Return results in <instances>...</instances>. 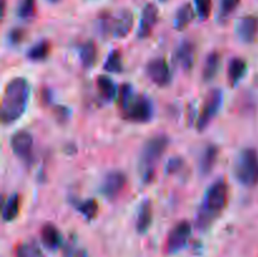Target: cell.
Masks as SVG:
<instances>
[{"mask_svg":"<svg viewBox=\"0 0 258 257\" xmlns=\"http://www.w3.org/2000/svg\"><path fill=\"white\" fill-rule=\"evenodd\" d=\"M29 95L30 86L25 78L15 77L8 83L2 100L3 123H13L24 115Z\"/></svg>","mask_w":258,"mask_h":257,"instance_id":"1","label":"cell"},{"mask_svg":"<svg viewBox=\"0 0 258 257\" xmlns=\"http://www.w3.org/2000/svg\"><path fill=\"white\" fill-rule=\"evenodd\" d=\"M228 202V185L223 179L214 181L207 190L204 203L197 216L196 224L198 229L206 231L218 217Z\"/></svg>","mask_w":258,"mask_h":257,"instance_id":"2","label":"cell"},{"mask_svg":"<svg viewBox=\"0 0 258 257\" xmlns=\"http://www.w3.org/2000/svg\"><path fill=\"white\" fill-rule=\"evenodd\" d=\"M169 146V138L165 135H156L144 144L140 155V171L143 180L150 183L154 178L155 166Z\"/></svg>","mask_w":258,"mask_h":257,"instance_id":"3","label":"cell"},{"mask_svg":"<svg viewBox=\"0 0 258 257\" xmlns=\"http://www.w3.org/2000/svg\"><path fill=\"white\" fill-rule=\"evenodd\" d=\"M233 173L238 183L244 186L258 184V153L256 149H242L233 164Z\"/></svg>","mask_w":258,"mask_h":257,"instance_id":"4","label":"cell"},{"mask_svg":"<svg viewBox=\"0 0 258 257\" xmlns=\"http://www.w3.org/2000/svg\"><path fill=\"white\" fill-rule=\"evenodd\" d=\"M126 120L133 122H148L153 117V105L146 96L134 92L126 102L120 105Z\"/></svg>","mask_w":258,"mask_h":257,"instance_id":"5","label":"cell"},{"mask_svg":"<svg viewBox=\"0 0 258 257\" xmlns=\"http://www.w3.org/2000/svg\"><path fill=\"white\" fill-rule=\"evenodd\" d=\"M222 103H223V92L219 88H212L207 93L206 98H204L202 111L199 113L198 121H197V128H198V131L206 130L209 122L219 112V110L222 107Z\"/></svg>","mask_w":258,"mask_h":257,"instance_id":"6","label":"cell"},{"mask_svg":"<svg viewBox=\"0 0 258 257\" xmlns=\"http://www.w3.org/2000/svg\"><path fill=\"white\" fill-rule=\"evenodd\" d=\"M145 72L153 83L159 87H165L171 81V72L165 58H154L149 60L145 67Z\"/></svg>","mask_w":258,"mask_h":257,"instance_id":"7","label":"cell"},{"mask_svg":"<svg viewBox=\"0 0 258 257\" xmlns=\"http://www.w3.org/2000/svg\"><path fill=\"white\" fill-rule=\"evenodd\" d=\"M191 234V226L188 221H181L171 228L166 238V251L175 253L185 247Z\"/></svg>","mask_w":258,"mask_h":257,"instance_id":"8","label":"cell"},{"mask_svg":"<svg viewBox=\"0 0 258 257\" xmlns=\"http://www.w3.org/2000/svg\"><path fill=\"white\" fill-rule=\"evenodd\" d=\"M126 185V175L122 171L112 170L108 171L103 176L102 184H101V193L108 199H113L122 191Z\"/></svg>","mask_w":258,"mask_h":257,"instance_id":"9","label":"cell"},{"mask_svg":"<svg viewBox=\"0 0 258 257\" xmlns=\"http://www.w3.org/2000/svg\"><path fill=\"white\" fill-rule=\"evenodd\" d=\"M10 146L18 158L22 160H29L33 151V136L27 130L17 131L10 139Z\"/></svg>","mask_w":258,"mask_h":257,"instance_id":"10","label":"cell"},{"mask_svg":"<svg viewBox=\"0 0 258 257\" xmlns=\"http://www.w3.org/2000/svg\"><path fill=\"white\" fill-rule=\"evenodd\" d=\"M159 18V10L158 7L153 3H148L144 7L143 13H141V20L140 25H139L138 37L141 39H145L149 35L153 33L154 28H155L156 23H158Z\"/></svg>","mask_w":258,"mask_h":257,"instance_id":"11","label":"cell"},{"mask_svg":"<svg viewBox=\"0 0 258 257\" xmlns=\"http://www.w3.org/2000/svg\"><path fill=\"white\" fill-rule=\"evenodd\" d=\"M236 33L243 43L251 44L258 37V17L246 15L236 24Z\"/></svg>","mask_w":258,"mask_h":257,"instance_id":"12","label":"cell"},{"mask_svg":"<svg viewBox=\"0 0 258 257\" xmlns=\"http://www.w3.org/2000/svg\"><path fill=\"white\" fill-rule=\"evenodd\" d=\"M134 27V14L128 9H122L111 22V34L116 38H125Z\"/></svg>","mask_w":258,"mask_h":257,"instance_id":"13","label":"cell"},{"mask_svg":"<svg viewBox=\"0 0 258 257\" xmlns=\"http://www.w3.org/2000/svg\"><path fill=\"white\" fill-rule=\"evenodd\" d=\"M175 60L184 71H190L196 63V45L190 40H183L175 52Z\"/></svg>","mask_w":258,"mask_h":257,"instance_id":"14","label":"cell"},{"mask_svg":"<svg viewBox=\"0 0 258 257\" xmlns=\"http://www.w3.org/2000/svg\"><path fill=\"white\" fill-rule=\"evenodd\" d=\"M40 241L45 248L54 251L59 248L62 244V234L54 224L47 223L42 227V231H40Z\"/></svg>","mask_w":258,"mask_h":257,"instance_id":"15","label":"cell"},{"mask_svg":"<svg viewBox=\"0 0 258 257\" xmlns=\"http://www.w3.org/2000/svg\"><path fill=\"white\" fill-rule=\"evenodd\" d=\"M153 223V204L149 199L140 204L136 216V231L138 233L144 234L149 231Z\"/></svg>","mask_w":258,"mask_h":257,"instance_id":"16","label":"cell"},{"mask_svg":"<svg viewBox=\"0 0 258 257\" xmlns=\"http://www.w3.org/2000/svg\"><path fill=\"white\" fill-rule=\"evenodd\" d=\"M218 154L219 149L214 144H209V145L204 148L201 160H199V170H201L202 175H208L213 170L214 165L217 163V159H218Z\"/></svg>","mask_w":258,"mask_h":257,"instance_id":"17","label":"cell"},{"mask_svg":"<svg viewBox=\"0 0 258 257\" xmlns=\"http://www.w3.org/2000/svg\"><path fill=\"white\" fill-rule=\"evenodd\" d=\"M247 72V62L241 57L232 58L227 68V76H228L229 83L232 86L238 85L239 81L244 77Z\"/></svg>","mask_w":258,"mask_h":257,"instance_id":"18","label":"cell"},{"mask_svg":"<svg viewBox=\"0 0 258 257\" xmlns=\"http://www.w3.org/2000/svg\"><path fill=\"white\" fill-rule=\"evenodd\" d=\"M219 67H221V54L218 52L209 53L206 58L203 72H202V78L204 82H211L212 80H214Z\"/></svg>","mask_w":258,"mask_h":257,"instance_id":"19","label":"cell"},{"mask_svg":"<svg viewBox=\"0 0 258 257\" xmlns=\"http://www.w3.org/2000/svg\"><path fill=\"white\" fill-rule=\"evenodd\" d=\"M194 13L193 7L191 4L186 3V4L181 5L175 13V17H174V28L176 30H183L188 27L191 23V20L194 19Z\"/></svg>","mask_w":258,"mask_h":257,"instance_id":"20","label":"cell"},{"mask_svg":"<svg viewBox=\"0 0 258 257\" xmlns=\"http://www.w3.org/2000/svg\"><path fill=\"white\" fill-rule=\"evenodd\" d=\"M81 63L85 68L92 67L97 59V47L93 40H87L80 47Z\"/></svg>","mask_w":258,"mask_h":257,"instance_id":"21","label":"cell"},{"mask_svg":"<svg viewBox=\"0 0 258 257\" xmlns=\"http://www.w3.org/2000/svg\"><path fill=\"white\" fill-rule=\"evenodd\" d=\"M20 212V197L18 194H13L8 198L3 206V221L12 222L18 217Z\"/></svg>","mask_w":258,"mask_h":257,"instance_id":"22","label":"cell"},{"mask_svg":"<svg viewBox=\"0 0 258 257\" xmlns=\"http://www.w3.org/2000/svg\"><path fill=\"white\" fill-rule=\"evenodd\" d=\"M49 53L50 43L48 40H40L30 47V49L27 52V58L34 62H39V60H44L49 55Z\"/></svg>","mask_w":258,"mask_h":257,"instance_id":"23","label":"cell"},{"mask_svg":"<svg viewBox=\"0 0 258 257\" xmlns=\"http://www.w3.org/2000/svg\"><path fill=\"white\" fill-rule=\"evenodd\" d=\"M96 83H97V88L100 93L106 100H113L116 97L117 87H116L115 82L110 77H107V76H98Z\"/></svg>","mask_w":258,"mask_h":257,"instance_id":"24","label":"cell"},{"mask_svg":"<svg viewBox=\"0 0 258 257\" xmlns=\"http://www.w3.org/2000/svg\"><path fill=\"white\" fill-rule=\"evenodd\" d=\"M103 70L111 73H120L122 72L123 65H122V55H121L120 50L115 49L110 52V54L106 58L105 63H103Z\"/></svg>","mask_w":258,"mask_h":257,"instance_id":"25","label":"cell"},{"mask_svg":"<svg viewBox=\"0 0 258 257\" xmlns=\"http://www.w3.org/2000/svg\"><path fill=\"white\" fill-rule=\"evenodd\" d=\"M15 257H43L42 251L35 241L20 243L15 249Z\"/></svg>","mask_w":258,"mask_h":257,"instance_id":"26","label":"cell"},{"mask_svg":"<svg viewBox=\"0 0 258 257\" xmlns=\"http://www.w3.org/2000/svg\"><path fill=\"white\" fill-rule=\"evenodd\" d=\"M76 208L87 221L95 218L98 213V203L95 199H87L85 202H80V203L76 204Z\"/></svg>","mask_w":258,"mask_h":257,"instance_id":"27","label":"cell"},{"mask_svg":"<svg viewBox=\"0 0 258 257\" xmlns=\"http://www.w3.org/2000/svg\"><path fill=\"white\" fill-rule=\"evenodd\" d=\"M35 12V0H20L18 7V15L23 19H29L34 15Z\"/></svg>","mask_w":258,"mask_h":257,"instance_id":"28","label":"cell"},{"mask_svg":"<svg viewBox=\"0 0 258 257\" xmlns=\"http://www.w3.org/2000/svg\"><path fill=\"white\" fill-rule=\"evenodd\" d=\"M194 3H196V10L199 18L203 20L208 19L212 13V7H213L212 0H194Z\"/></svg>","mask_w":258,"mask_h":257,"instance_id":"29","label":"cell"},{"mask_svg":"<svg viewBox=\"0 0 258 257\" xmlns=\"http://www.w3.org/2000/svg\"><path fill=\"white\" fill-rule=\"evenodd\" d=\"M241 0H221V9H219V14L222 18H227L237 9Z\"/></svg>","mask_w":258,"mask_h":257,"instance_id":"30","label":"cell"},{"mask_svg":"<svg viewBox=\"0 0 258 257\" xmlns=\"http://www.w3.org/2000/svg\"><path fill=\"white\" fill-rule=\"evenodd\" d=\"M183 166H184V160L183 158H173L170 159V160L168 161V164H166L165 166V173L168 174V175H170V174H175L178 173V171L183 170Z\"/></svg>","mask_w":258,"mask_h":257,"instance_id":"31","label":"cell"},{"mask_svg":"<svg viewBox=\"0 0 258 257\" xmlns=\"http://www.w3.org/2000/svg\"><path fill=\"white\" fill-rule=\"evenodd\" d=\"M23 39H24V30L13 29L12 32H9V42L12 44H19V43L23 42Z\"/></svg>","mask_w":258,"mask_h":257,"instance_id":"32","label":"cell"},{"mask_svg":"<svg viewBox=\"0 0 258 257\" xmlns=\"http://www.w3.org/2000/svg\"><path fill=\"white\" fill-rule=\"evenodd\" d=\"M54 115L58 120L66 121L70 117L71 112L67 107H64V106H57V107L54 108Z\"/></svg>","mask_w":258,"mask_h":257,"instance_id":"33","label":"cell"},{"mask_svg":"<svg viewBox=\"0 0 258 257\" xmlns=\"http://www.w3.org/2000/svg\"><path fill=\"white\" fill-rule=\"evenodd\" d=\"M73 257H88V254L85 249H78V251L75 252V256Z\"/></svg>","mask_w":258,"mask_h":257,"instance_id":"34","label":"cell"},{"mask_svg":"<svg viewBox=\"0 0 258 257\" xmlns=\"http://www.w3.org/2000/svg\"><path fill=\"white\" fill-rule=\"evenodd\" d=\"M2 14H3V17H4V14H5V0H2Z\"/></svg>","mask_w":258,"mask_h":257,"instance_id":"35","label":"cell"},{"mask_svg":"<svg viewBox=\"0 0 258 257\" xmlns=\"http://www.w3.org/2000/svg\"><path fill=\"white\" fill-rule=\"evenodd\" d=\"M47 2L53 3V4H55V3H58V2H59V0H47Z\"/></svg>","mask_w":258,"mask_h":257,"instance_id":"36","label":"cell"},{"mask_svg":"<svg viewBox=\"0 0 258 257\" xmlns=\"http://www.w3.org/2000/svg\"><path fill=\"white\" fill-rule=\"evenodd\" d=\"M160 2H166V0H160Z\"/></svg>","mask_w":258,"mask_h":257,"instance_id":"37","label":"cell"}]
</instances>
